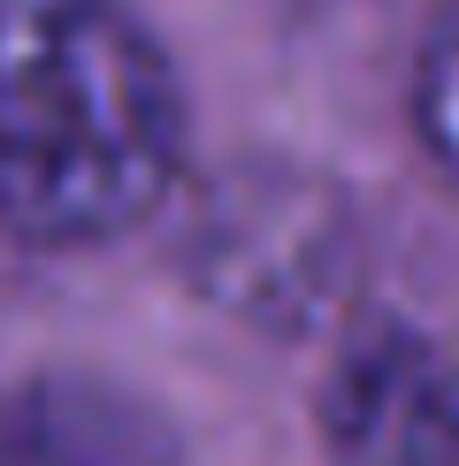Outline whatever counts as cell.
Returning a JSON list of instances; mask_svg holds the SVG:
<instances>
[{
    "label": "cell",
    "instance_id": "5",
    "mask_svg": "<svg viewBox=\"0 0 459 466\" xmlns=\"http://www.w3.org/2000/svg\"><path fill=\"white\" fill-rule=\"evenodd\" d=\"M413 123H421L429 161L459 184V0L436 15L429 46H421V69H413Z\"/></svg>",
    "mask_w": 459,
    "mask_h": 466
},
{
    "label": "cell",
    "instance_id": "4",
    "mask_svg": "<svg viewBox=\"0 0 459 466\" xmlns=\"http://www.w3.org/2000/svg\"><path fill=\"white\" fill-rule=\"evenodd\" d=\"M0 466H177V443L107 382L46 375L0 405Z\"/></svg>",
    "mask_w": 459,
    "mask_h": 466
},
{
    "label": "cell",
    "instance_id": "1",
    "mask_svg": "<svg viewBox=\"0 0 459 466\" xmlns=\"http://www.w3.org/2000/svg\"><path fill=\"white\" fill-rule=\"evenodd\" d=\"M177 69L123 0H0V222L115 238L177 177Z\"/></svg>",
    "mask_w": 459,
    "mask_h": 466
},
{
    "label": "cell",
    "instance_id": "2",
    "mask_svg": "<svg viewBox=\"0 0 459 466\" xmlns=\"http://www.w3.org/2000/svg\"><path fill=\"white\" fill-rule=\"evenodd\" d=\"M344 276V222L291 177L230 184L199 222V283L260 321H299Z\"/></svg>",
    "mask_w": 459,
    "mask_h": 466
},
{
    "label": "cell",
    "instance_id": "3",
    "mask_svg": "<svg viewBox=\"0 0 459 466\" xmlns=\"http://www.w3.org/2000/svg\"><path fill=\"white\" fill-rule=\"evenodd\" d=\"M321 436L337 466H459V360L413 329L352 337L321 390Z\"/></svg>",
    "mask_w": 459,
    "mask_h": 466
},
{
    "label": "cell",
    "instance_id": "6",
    "mask_svg": "<svg viewBox=\"0 0 459 466\" xmlns=\"http://www.w3.org/2000/svg\"><path fill=\"white\" fill-rule=\"evenodd\" d=\"M452 360H459V352H452Z\"/></svg>",
    "mask_w": 459,
    "mask_h": 466
}]
</instances>
